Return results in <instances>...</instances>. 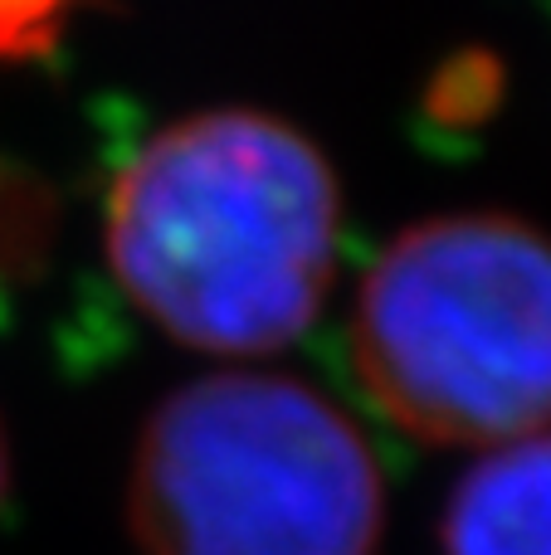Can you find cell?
<instances>
[{
  "mask_svg": "<svg viewBox=\"0 0 551 555\" xmlns=\"http://www.w3.org/2000/svg\"><path fill=\"white\" fill-rule=\"evenodd\" d=\"M332 166L264 113H195L117 171L107 259L166 336L195 351H273L318 317L337 269Z\"/></svg>",
  "mask_w": 551,
  "mask_h": 555,
  "instance_id": "1",
  "label": "cell"
},
{
  "mask_svg": "<svg viewBox=\"0 0 551 555\" xmlns=\"http://www.w3.org/2000/svg\"><path fill=\"white\" fill-rule=\"evenodd\" d=\"M445 555H551V434L484 453L449 498Z\"/></svg>",
  "mask_w": 551,
  "mask_h": 555,
  "instance_id": "4",
  "label": "cell"
},
{
  "mask_svg": "<svg viewBox=\"0 0 551 555\" xmlns=\"http://www.w3.org/2000/svg\"><path fill=\"white\" fill-rule=\"evenodd\" d=\"M5 478H10V453H5V429H0V498H5Z\"/></svg>",
  "mask_w": 551,
  "mask_h": 555,
  "instance_id": "6",
  "label": "cell"
},
{
  "mask_svg": "<svg viewBox=\"0 0 551 555\" xmlns=\"http://www.w3.org/2000/svg\"><path fill=\"white\" fill-rule=\"evenodd\" d=\"M351 365L396 429L503 449L551 424V240L513 215L410 224L361 283Z\"/></svg>",
  "mask_w": 551,
  "mask_h": 555,
  "instance_id": "2",
  "label": "cell"
},
{
  "mask_svg": "<svg viewBox=\"0 0 551 555\" xmlns=\"http://www.w3.org/2000/svg\"><path fill=\"white\" fill-rule=\"evenodd\" d=\"M142 555H371L386 492L357 424L289 375H210L156 404L132 453Z\"/></svg>",
  "mask_w": 551,
  "mask_h": 555,
  "instance_id": "3",
  "label": "cell"
},
{
  "mask_svg": "<svg viewBox=\"0 0 551 555\" xmlns=\"http://www.w3.org/2000/svg\"><path fill=\"white\" fill-rule=\"evenodd\" d=\"M78 0H0V54H44Z\"/></svg>",
  "mask_w": 551,
  "mask_h": 555,
  "instance_id": "5",
  "label": "cell"
}]
</instances>
